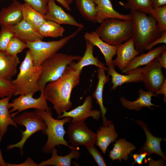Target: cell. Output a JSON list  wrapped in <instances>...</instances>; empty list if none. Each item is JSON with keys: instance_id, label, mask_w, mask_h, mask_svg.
Segmentation results:
<instances>
[{"instance_id": "6da1fadb", "label": "cell", "mask_w": 166, "mask_h": 166, "mask_svg": "<svg viewBox=\"0 0 166 166\" xmlns=\"http://www.w3.org/2000/svg\"><path fill=\"white\" fill-rule=\"evenodd\" d=\"M81 72L69 65L59 78L45 86L44 89L45 97L52 103L58 115L69 111L72 107L70 99L72 91L79 84Z\"/></svg>"}, {"instance_id": "7a4b0ae2", "label": "cell", "mask_w": 166, "mask_h": 166, "mask_svg": "<svg viewBox=\"0 0 166 166\" xmlns=\"http://www.w3.org/2000/svg\"><path fill=\"white\" fill-rule=\"evenodd\" d=\"M130 14L133 23L132 38L136 49L142 53L147 45L160 36L161 32L151 14L139 11H131Z\"/></svg>"}, {"instance_id": "3957f363", "label": "cell", "mask_w": 166, "mask_h": 166, "mask_svg": "<svg viewBox=\"0 0 166 166\" xmlns=\"http://www.w3.org/2000/svg\"><path fill=\"white\" fill-rule=\"evenodd\" d=\"M15 79L11 81L15 88L14 95L32 94L41 91L38 82L42 71V65L34 64L30 51L26 53L25 58L19 67Z\"/></svg>"}, {"instance_id": "277c9868", "label": "cell", "mask_w": 166, "mask_h": 166, "mask_svg": "<svg viewBox=\"0 0 166 166\" xmlns=\"http://www.w3.org/2000/svg\"><path fill=\"white\" fill-rule=\"evenodd\" d=\"M34 112L43 120L47 126L45 135L47 136V140L42 148L43 153H50L55 146L59 145L67 146L71 149H75L69 145L64 138L66 133L64 125L66 123H70L71 118L65 117L60 120L54 119L52 117L50 107L47 110L35 109Z\"/></svg>"}, {"instance_id": "5b68a950", "label": "cell", "mask_w": 166, "mask_h": 166, "mask_svg": "<svg viewBox=\"0 0 166 166\" xmlns=\"http://www.w3.org/2000/svg\"><path fill=\"white\" fill-rule=\"evenodd\" d=\"M132 19L110 18L101 23L95 31L105 42L111 45L118 46L132 38Z\"/></svg>"}, {"instance_id": "8992f818", "label": "cell", "mask_w": 166, "mask_h": 166, "mask_svg": "<svg viewBox=\"0 0 166 166\" xmlns=\"http://www.w3.org/2000/svg\"><path fill=\"white\" fill-rule=\"evenodd\" d=\"M81 57L57 53L45 60L41 65L42 71L38 82L41 90L44 89L49 83L59 78L68 65L74 61H78Z\"/></svg>"}, {"instance_id": "52a82bcc", "label": "cell", "mask_w": 166, "mask_h": 166, "mask_svg": "<svg viewBox=\"0 0 166 166\" xmlns=\"http://www.w3.org/2000/svg\"><path fill=\"white\" fill-rule=\"evenodd\" d=\"M82 29L78 28L71 34L57 40L25 42L27 48L31 52L34 65H41L45 60L57 53L70 40L76 36Z\"/></svg>"}, {"instance_id": "ba28073f", "label": "cell", "mask_w": 166, "mask_h": 166, "mask_svg": "<svg viewBox=\"0 0 166 166\" xmlns=\"http://www.w3.org/2000/svg\"><path fill=\"white\" fill-rule=\"evenodd\" d=\"M12 118L17 124L25 126L26 130L24 131L20 130L22 134L20 140L15 144L8 145L7 150L18 148L20 150L21 155L22 156L24 153L23 147L28 139L33 134L40 131H42L45 135L47 126L43 120L34 112L25 111Z\"/></svg>"}, {"instance_id": "9c48e42d", "label": "cell", "mask_w": 166, "mask_h": 166, "mask_svg": "<svg viewBox=\"0 0 166 166\" xmlns=\"http://www.w3.org/2000/svg\"><path fill=\"white\" fill-rule=\"evenodd\" d=\"M85 121H71L68 125L67 132L70 146L73 148L80 146L87 147L96 144L97 133L87 127Z\"/></svg>"}, {"instance_id": "30bf717a", "label": "cell", "mask_w": 166, "mask_h": 166, "mask_svg": "<svg viewBox=\"0 0 166 166\" xmlns=\"http://www.w3.org/2000/svg\"><path fill=\"white\" fill-rule=\"evenodd\" d=\"M40 92V96L38 98H34V95L32 94H23L14 99L12 102L9 103V108H11L9 110L10 113L17 111L11 114V117H13L19 113L30 109L42 110L49 109L50 107L44 95V89H41Z\"/></svg>"}, {"instance_id": "8fae6325", "label": "cell", "mask_w": 166, "mask_h": 166, "mask_svg": "<svg viewBox=\"0 0 166 166\" xmlns=\"http://www.w3.org/2000/svg\"><path fill=\"white\" fill-rule=\"evenodd\" d=\"M162 68L157 59L143 68L142 82L148 91L155 93L163 84L166 78Z\"/></svg>"}, {"instance_id": "7c38bea8", "label": "cell", "mask_w": 166, "mask_h": 166, "mask_svg": "<svg viewBox=\"0 0 166 166\" xmlns=\"http://www.w3.org/2000/svg\"><path fill=\"white\" fill-rule=\"evenodd\" d=\"M92 98L91 96H88L82 105L69 111L64 112L61 115H58L57 119H59L69 117L72 118L71 122H73L85 121L89 117L98 120L101 116V112L99 110H92Z\"/></svg>"}, {"instance_id": "4fadbf2b", "label": "cell", "mask_w": 166, "mask_h": 166, "mask_svg": "<svg viewBox=\"0 0 166 166\" xmlns=\"http://www.w3.org/2000/svg\"><path fill=\"white\" fill-rule=\"evenodd\" d=\"M55 0H49L47 12L45 15L46 20L54 22L60 25L65 24L83 29L84 26L78 22L70 14L66 12L63 8L57 5Z\"/></svg>"}, {"instance_id": "5bb4252c", "label": "cell", "mask_w": 166, "mask_h": 166, "mask_svg": "<svg viewBox=\"0 0 166 166\" xmlns=\"http://www.w3.org/2000/svg\"><path fill=\"white\" fill-rule=\"evenodd\" d=\"M107 71L109 75L111 77L113 84L110 91L115 90L118 86L126 83L142 82V72L143 68H138L127 73L123 75L117 73L113 61L108 66Z\"/></svg>"}, {"instance_id": "9a60e30c", "label": "cell", "mask_w": 166, "mask_h": 166, "mask_svg": "<svg viewBox=\"0 0 166 166\" xmlns=\"http://www.w3.org/2000/svg\"><path fill=\"white\" fill-rule=\"evenodd\" d=\"M144 130L146 136V140L139 150L140 153L145 152L149 156L154 153L160 156L163 160H166V157L161 148L160 143L164 138L156 137L150 132L148 125L142 120H133Z\"/></svg>"}, {"instance_id": "2e32d148", "label": "cell", "mask_w": 166, "mask_h": 166, "mask_svg": "<svg viewBox=\"0 0 166 166\" xmlns=\"http://www.w3.org/2000/svg\"><path fill=\"white\" fill-rule=\"evenodd\" d=\"M139 52L136 49L133 39L131 38L117 46V57L113 60L115 66L122 70L137 56Z\"/></svg>"}, {"instance_id": "e0dca14e", "label": "cell", "mask_w": 166, "mask_h": 166, "mask_svg": "<svg viewBox=\"0 0 166 166\" xmlns=\"http://www.w3.org/2000/svg\"><path fill=\"white\" fill-rule=\"evenodd\" d=\"M96 5V22L101 23L110 18H116L122 20H131L130 14H121L113 8L110 0H93Z\"/></svg>"}, {"instance_id": "ac0fdd59", "label": "cell", "mask_w": 166, "mask_h": 166, "mask_svg": "<svg viewBox=\"0 0 166 166\" xmlns=\"http://www.w3.org/2000/svg\"><path fill=\"white\" fill-rule=\"evenodd\" d=\"M138 92L139 96L135 101H130L124 97H121L120 99V101L122 106L128 109L136 111H141L144 107H147L153 110V108L152 106L161 108L160 106L154 105L151 102L152 97H158L156 94L150 91H145L142 89H140Z\"/></svg>"}, {"instance_id": "d6986e66", "label": "cell", "mask_w": 166, "mask_h": 166, "mask_svg": "<svg viewBox=\"0 0 166 166\" xmlns=\"http://www.w3.org/2000/svg\"><path fill=\"white\" fill-rule=\"evenodd\" d=\"M97 69L98 81L92 96L100 107L103 124H105L106 123L108 120L105 117V114L107 110L103 104V92L105 84L108 82L110 79L109 76L108 75H106L105 74V71L107 70V68L105 67L104 64L97 67Z\"/></svg>"}, {"instance_id": "ffe728a7", "label": "cell", "mask_w": 166, "mask_h": 166, "mask_svg": "<svg viewBox=\"0 0 166 166\" xmlns=\"http://www.w3.org/2000/svg\"><path fill=\"white\" fill-rule=\"evenodd\" d=\"M96 144L102 153L105 154L107 148L112 143L114 142L118 137L113 122L108 120L101 126L97 132Z\"/></svg>"}, {"instance_id": "44dd1931", "label": "cell", "mask_w": 166, "mask_h": 166, "mask_svg": "<svg viewBox=\"0 0 166 166\" xmlns=\"http://www.w3.org/2000/svg\"><path fill=\"white\" fill-rule=\"evenodd\" d=\"M166 49V45H163L152 49L146 53H142L139 56H137L121 71L122 73L127 74L141 66L150 64L156 60Z\"/></svg>"}, {"instance_id": "7402d4cb", "label": "cell", "mask_w": 166, "mask_h": 166, "mask_svg": "<svg viewBox=\"0 0 166 166\" xmlns=\"http://www.w3.org/2000/svg\"><path fill=\"white\" fill-rule=\"evenodd\" d=\"M7 26L14 36L25 42L42 40L44 38L28 23L22 19L17 24Z\"/></svg>"}, {"instance_id": "603a6c76", "label": "cell", "mask_w": 166, "mask_h": 166, "mask_svg": "<svg viewBox=\"0 0 166 166\" xmlns=\"http://www.w3.org/2000/svg\"><path fill=\"white\" fill-rule=\"evenodd\" d=\"M84 37L94 46L98 47L103 54L106 65L108 66L112 62L113 57L116 54L118 46L111 45L101 39L95 31L86 32Z\"/></svg>"}, {"instance_id": "cb8c5ba5", "label": "cell", "mask_w": 166, "mask_h": 166, "mask_svg": "<svg viewBox=\"0 0 166 166\" xmlns=\"http://www.w3.org/2000/svg\"><path fill=\"white\" fill-rule=\"evenodd\" d=\"M22 4L16 0L2 8L0 11V26H12L20 22L23 19Z\"/></svg>"}, {"instance_id": "d4e9b609", "label": "cell", "mask_w": 166, "mask_h": 166, "mask_svg": "<svg viewBox=\"0 0 166 166\" xmlns=\"http://www.w3.org/2000/svg\"><path fill=\"white\" fill-rule=\"evenodd\" d=\"M71 150V152L68 154L64 156H59L57 154V150L55 148L51 152V157L48 160L41 162L38 166H70L72 159L77 160L81 156L79 150L76 148Z\"/></svg>"}, {"instance_id": "484cf974", "label": "cell", "mask_w": 166, "mask_h": 166, "mask_svg": "<svg viewBox=\"0 0 166 166\" xmlns=\"http://www.w3.org/2000/svg\"><path fill=\"white\" fill-rule=\"evenodd\" d=\"M19 63L17 55L10 56L3 53L0 57V76L11 81L17 73V66Z\"/></svg>"}, {"instance_id": "4316f807", "label": "cell", "mask_w": 166, "mask_h": 166, "mask_svg": "<svg viewBox=\"0 0 166 166\" xmlns=\"http://www.w3.org/2000/svg\"><path fill=\"white\" fill-rule=\"evenodd\" d=\"M115 141L109 155L110 158L113 161L119 160L120 162L122 160H127L128 155L136 149V146L132 143L126 141L125 138H119Z\"/></svg>"}, {"instance_id": "83f0119b", "label": "cell", "mask_w": 166, "mask_h": 166, "mask_svg": "<svg viewBox=\"0 0 166 166\" xmlns=\"http://www.w3.org/2000/svg\"><path fill=\"white\" fill-rule=\"evenodd\" d=\"M86 49L83 57L76 63L73 61L69 65L76 70L82 71L83 68L90 65H93L97 68L104 64L93 54L94 46L89 42L85 41Z\"/></svg>"}, {"instance_id": "f1b7e54d", "label": "cell", "mask_w": 166, "mask_h": 166, "mask_svg": "<svg viewBox=\"0 0 166 166\" xmlns=\"http://www.w3.org/2000/svg\"><path fill=\"white\" fill-rule=\"evenodd\" d=\"M10 96L0 99V136L2 138L7 132L8 127L12 125L17 127L18 124L11 117L9 110Z\"/></svg>"}, {"instance_id": "f546056e", "label": "cell", "mask_w": 166, "mask_h": 166, "mask_svg": "<svg viewBox=\"0 0 166 166\" xmlns=\"http://www.w3.org/2000/svg\"><path fill=\"white\" fill-rule=\"evenodd\" d=\"M23 19L37 31L46 20L45 15L24 3L22 4Z\"/></svg>"}, {"instance_id": "4dcf8cb0", "label": "cell", "mask_w": 166, "mask_h": 166, "mask_svg": "<svg viewBox=\"0 0 166 166\" xmlns=\"http://www.w3.org/2000/svg\"><path fill=\"white\" fill-rule=\"evenodd\" d=\"M82 16L87 21L96 23V5L93 0H72Z\"/></svg>"}, {"instance_id": "1f68e13d", "label": "cell", "mask_w": 166, "mask_h": 166, "mask_svg": "<svg viewBox=\"0 0 166 166\" xmlns=\"http://www.w3.org/2000/svg\"><path fill=\"white\" fill-rule=\"evenodd\" d=\"M64 28L54 22L46 20L39 28L38 31L44 38H57L63 36Z\"/></svg>"}, {"instance_id": "d6a6232c", "label": "cell", "mask_w": 166, "mask_h": 166, "mask_svg": "<svg viewBox=\"0 0 166 166\" xmlns=\"http://www.w3.org/2000/svg\"><path fill=\"white\" fill-rule=\"evenodd\" d=\"M119 3L125 9L131 11H139L148 14L153 8L150 0H128L125 3L120 2Z\"/></svg>"}, {"instance_id": "836d02e7", "label": "cell", "mask_w": 166, "mask_h": 166, "mask_svg": "<svg viewBox=\"0 0 166 166\" xmlns=\"http://www.w3.org/2000/svg\"><path fill=\"white\" fill-rule=\"evenodd\" d=\"M150 14L156 19L159 31L161 33L166 31V5L153 8Z\"/></svg>"}, {"instance_id": "e575fe53", "label": "cell", "mask_w": 166, "mask_h": 166, "mask_svg": "<svg viewBox=\"0 0 166 166\" xmlns=\"http://www.w3.org/2000/svg\"><path fill=\"white\" fill-rule=\"evenodd\" d=\"M26 48H27L26 42L14 36L10 39L5 53L8 55L16 56Z\"/></svg>"}, {"instance_id": "d590c367", "label": "cell", "mask_w": 166, "mask_h": 166, "mask_svg": "<svg viewBox=\"0 0 166 166\" xmlns=\"http://www.w3.org/2000/svg\"><path fill=\"white\" fill-rule=\"evenodd\" d=\"M13 37V33L7 26H1L0 31V52H5L9 43Z\"/></svg>"}, {"instance_id": "8d00e7d4", "label": "cell", "mask_w": 166, "mask_h": 166, "mask_svg": "<svg viewBox=\"0 0 166 166\" xmlns=\"http://www.w3.org/2000/svg\"><path fill=\"white\" fill-rule=\"evenodd\" d=\"M15 92V88L11 81L0 76V98L12 96Z\"/></svg>"}, {"instance_id": "74e56055", "label": "cell", "mask_w": 166, "mask_h": 166, "mask_svg": "<svg viewBox=\"0 0 166 166\" xmlns=\"http://www.w3.org/2000/svg\"><path fill=\"white\" fill-rule=\"evenodd\" d=\"M31 8L44 15L46 14L49 0H23Z\"/></svg>"}, {"instance_id": "f35d334b", "label": "cell", "mask_w": 166, "mask_h": 166, "mask_svg": "<svg viewBox=\"0 0 166 166\" xmlns=\"http://www.w3.org/2000/svg\"><path fill=\"white\" fill-rule=\"evenodd\" d=\"M86 147L87 151L92 156L98 166H106L107 165L103 156L95 148L94 145H89Z\"/></svg>"}, {"instance_id": "ab89813d", "label": "cell", "mask_w": 166, "mask_h": 166, "mask_svg": "<svg viewBox=\"0 0 166 166\" xmlns=\"http://www.w3.org/2000/svg\"><path fill=\"white\" fill-rule=\"evenodd\" d=\"M160 43H166V31L161 33L160 36L149 44L146 46L145 50L148 51L152 49L155 45Z\"/></svg>"}, {"instance_id": "60d3db41", "label": "cell", "mask_w": 166, "mask_h": 166, "mask_svg": "<svg viewBox=\"0 0 166 166\" xmlns=\"http://www.w3.org/2000/svg\"><path fill=\"white\" fill-rule=\"evenodd\" d=\"M147 156H148L147 153L145 152L140 153L139 154H133L132 157L134 160V163L139 165L142 164L143 160L146 158Z\"/></svg>"}, {"instance_id": "b9f144b4", "label": "cell", "mask_w": 166, "mask_h": 166, "mask_svg": "<svg viewBox=\"0 0 166 166\" xmlns=\"http://www.w3.org/2000/svg\"><path fill=\"white\" fill-rule=\"evenodd\" d=\"M144 162L145 163L148 162V166H164L165 164L162 159L158 161H155L151 156L147 159L145 158Z\"/></svg>"}, {"instance_id": "7bdbcfd3", "label": "cell", "mask_w": 166, "mask_h": 166, "mask_svg": "<svg viewBox=\"0 0 166 166\" xmlns=\"http://www.w3.org/2000/svg\"><path fill=\"white\" fill-rule=\"evenodd\" d=\"M5 165L6 166H38V164L35 162L31 158H28L26 160L23 162L19 164H12L8 163H6Z\"/></svg>"}, {"instance_id": "ee69618b", "label": "cell", "mask_w": 166, "mask_h": 166, "mask_svg": "<svg viewBox=\"0 0 166 166\" xmlns=\"http://www.w3.org/2000/svg\"><path fill=\"white\" fill-rule=\"evenodd\" d=\"M156 59L162 68L166 69V50H164Z\"/></svg>"}, {"instance_id": "f6af8a7d", "label": "cell", "mask_w": 166, "mask_h": 166, "mask_svg": "<svg viewBox=\"0 0 166 166\" xmlns=\"http://www.w3.org/2000/svg\"><path fill=\"white\" fill-rule=\"evenodd\" d=\"M155 94L157 95L163 94L164 95L163 101L166 102V78L160 88L156 92Z\"/></svg>"}, {"instance_id": "bcb514c9", "label": "cell", "mask_w": 166, "mask_h": 166, "mask_svg": "<svg viewBox=\"0 0 166 166\" xmlns=\"http://www.w3.org/2000/svg\"><path fill=\"white\" fill-rule=\"evenodd\" d=\"M150 1L153 8L166 5V0H150Z\"/></svg>"}, {"instance_id": "7dc6e473", "label": "cell", "mask_w": 166, "mask_h": 166, "mask_svg": "<svg viewBox=\"0 0 166 166\" xmlns=\"http://www.w3.org/2000/svg\"><path fill=\"white\" fill-rule=\"evenodd\" d=\"M56 0L65 8L67 10L70 11L71 9L69 6V5L68 3L66 0Z\"/></svg>"}, {"instance_id": "c3c4849f", "label": "cell", "mask_w": 166, "mask_h": 166, "mask_svg": "<svg viewBox=\"0 0 166 166\" xmlns=\"http://www.w3.org/2000/svg\"><path fill=\"white\" fill-rule=\"evenodd\" d=\"M66 1L69 5L71 4L73 2L72 0H66Z\"/></svg>"}, {"instance_id": "681fc988", "label": "cell", "mask_w": 166, "mask_h": 166, "mask_svg": "<svg viewBox=\"0 0 166 166\" xmlns=\"http://www.w3.org/2000/svg\"><path fill=\"white\" fill-rule=\"evenodd\" d=\"M3 53H4V52H0V57Z\"/></svg>"}, {"instance_id": "f907efd6", "label": "cell", "mask_w": 166, "mask_h": 166, "mask_svg": "<svg viewBox=\"0 0 166 166\" xmlns=\"http://www.w3.org/2000/svg\"><path fill=\"white\" fill-rule=\"evenodd\" d=\"M2 140V138L0 136V141Z\"/></svg>"}, {"instance_id": "816d5d0a", "label": "cell", "mask_w": 166, "mask_h": 166, "mask_svg": "<svg viewBox=\"0 0 166 166\" xmlns=\"http://www.w3.org/2000/svg\"><path fill=\"white\" fill-rule=\"evenodd\" d=\"M1 0H0V1H1ZM13 1H16V0H12Z\"/></svg>"}, {"instance_id": "f5cc1de1", "label": "cell", "mask_w": 166, "mask_h": 166, "mask_svg": "<svg viewBox=\"0 0 166 166\" xmlns=\"http://www.w3.org/2000/svg\"><path fill=\"white\" fill-rule=\"evenodd\" d=\"M127 2L128 1V0H126Z\"/></svg>"}]
</instances>
